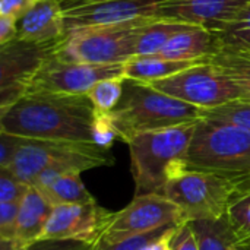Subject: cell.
<instances>
[{
  "instance_id": "1",
  "label": "cell",
  "mask_w": 250,
  "mask_h": 250,
  "mask_svg": "<svg viewBox=\"0 0 250 250\" xmlns=\"http://www.w3.org/2000/svg\"><path fill=\"white\" fill-rule=\"evenodd\" d=\"M94 117L88 95L28 92L0 110V132L28 139L94 144Z\"/></svg>"
},
{
  "instance_id": "2",
  "label": "cell",
  "mask_w": 250,
  "mask_h": 250,
  "mask_svg": "<svg viewBox=\"0 0 250 250\" xmlns=\"http://www.w3.org/2000/svg\"><path fill=\"white\" fill-rule=\"evenodd\" d=\"M196 123L139 133L127 142L135 195L161 193L171 177L183 171Z\"/></svg>"
},
{
  "instance_id": "3",
  "label": "cell",
  "mask_w": 250,
  "mask_h": 250,
  "mask_svg": "<svg viewBox=\"0 0 250 250\" xmlns=\"http://www.w3.org/2000/svg\"><path fill=\"white\" fill-rule=\"evenodd\" d=\"M120 141L139 133L202 120V108L170 97L149 83L125 79L123 97L110 113Z\"/></svg>"
},
{
  "instance_id": "4",
  "label": "cell",
  "mask_w": 250,
  "mask_h": 250,
  "mask_svg": "<svg viewBox=\"0 0 250 250\" xmlns=\"http://www.w3.org/2000/svg\"><path fill=\"white\" fill-rule=\"evenodd\" d=\"M186 166L189 170L240 177L250 168V130L211 120H199Z\"/></svg>"
},
{
  "instance_id": "5",
  "label": "cell",
  "mask_w": 250,
  "mask_h": 250,
  "mask_svg": "<svg viewBox=\"0 0 250 250\" xmlns=\"http://www.w3.org/2000/svg\"><path fill=\"white\" fill-rule=\"evenodd\" d=\"M114 164L110 149H103L94 144L57 142L22 138V144L12 164L6 168L26 185L42 171H88Z\"/></svg>"
},
{
  "instance_id": "6",
  "label": "cell",
  "mask_w": 250,
  "mask_h": 250,
  "mask_svg": "<svg viewBox=\"0 0 250 250\" xmlns=\"http://www.w3.org/2000/svg\"><path fill=\"white\" fill-rule=\"evenodd\" d=\"M151 21L154 19L73 31L56 42L53 57L64 63H125L136 54L138 37Z\"/></svg>"
},
{
  "instance_id": "7",
  "label": "cell",
  "mask_w": 250,
  "mask_h": 250,
  "mask_svg": "<svg viewBox=\"0 0 250 250\" xmlns=\"http://www.w3.org/2000/svg\"><path fill=\"white\" fill-rule=\"evenodd\" d=\"M164 195L182 209L186 221L221 220L240 195V186L236 177L186 167L168 180Z\"/></svg>"
},
{
  "instance_id": "8",
  "label": "cell",
  "mask_w": 250,
  "mask_h": 250,
  "mask_svg": "<svg viewBox=\"0 0 250 250\" xmlns=\"http://www.w3.org/2000/svg\"><path fill=\"white\" fill-rule=\"evenodd\" d=\"M155 89L202 110L242 100L237 85L208 60L149 83Z\"/></svg>"
},
{
  "instance_id": "9",
  "label": "cell",
  "mask_w": 250,
  "mask_h": 250,
  "mask_svg": "<svg viewBox=\"0 0 250 250\" xmlns=\"http://www.w3.org/2000/svg\"><path fill=\"white\" fill-rule=\"evenodd\" d=\"M186 221L182 209L161 193L135 195L120 211L114 212L98 242L117 243Z\"/></svg>"
},
{
  "instance_id": "10",
  "label": "cell",
  "mask_w": 250,
  "mask_h": 250,
  "mask_svg": "<svg viewBox=\"0 0 250 250\" xmlns=\"http://www.w3.org/2000/svg\"><path fill=\"white\" fill-rule=\"evenodd\" d=\"M123 76V63L88 64L64 63L50 57L32 76L28 92L86 95L100 81Z\"/></svg>"
},
{
  "instance_id": "11",
  "label": "cell",
  "mask_w": 250,
  "mask_h": 250,
  "mask_svg": "<svg viewBox=\"0 0 250 250\" xmlns=\"http://www.w3.org/2000/svg\"><path fill=\"white\" fill-rule=\"evenodd\" d=\"M56 42H26L15 40L0 47V110L23 97L37 70L53 57Z\"/></svg>"
},
{
  "instance_id": "12",
  "label": "cell",
  "mask_w": 250,
  "mask_h": 250,
  "mask_svg": "<svg viewBox=\"0 0 250 250\" xmlns=\"http://www.w3.org/2000/svg\"><path fill=\"white\" fill-rule=\"evenodd\" d=\"M114 212L92 204H69L53 207L40 240H72L95 245Z\"/></svg>"
},
{
  "instance_id": "13",
  "label": "cell",
  "mask_w": 250,
  "mask_h": 250,
  "mask_svg": "<svg viewBox=\"0 0 250 250\" xmlns=\"http://www.w3.org/2000/svg\"><path fill=\"white\" fill-rule=\"evenodd\" d=\"M164 0H105L63 10V31L119 25L139 19H157V10Z\"/></svg>"
},
{
  "instance_id": "14",
  "label": "cell",
  "mask_w": 250,
  "mask_h": 250,
  "mask_svg": "<svg viewBox=\"0 0 250 250\" xmlns=\"http://www.w3.org/2000/svg\"><path fill=\"white\" fill-rule=\"evenodd\" d=\"M250 0H164L157 19L201 26L211 32L224 31L234 22Z\"/></svg>"
},
{
  "instance_id": "15",
  "label": "cell",
  "mask_w": 250,
  "mask_h": 250,
  "mask_svg": "<svg viewBox=\"0 0 250 250\" xmlns=\"http://www.w3.org/2000/svg\"><path fill=\"white\" fill-rule=\"evenodd\" d=\"M63 9L60 0H37L18 21V40L26 42H54L63 37Z\"/></svg>"
},
{
  "instance_id": "16",
  "label": "cell",
  "mask_w": 250,
  "mask_h": 250,
  "mask_svg": "<svg viewBox=\"0 0 250 250\" xmlns=\"http://www.w3.org/2000/svg\"><path fill=\"white\" fill-rule=\"evenodd\" d=\"M81 174V171L47 170L37 176L31 186L35 188L51 207L97 202L83 185Z\"/></svg>"
},
{
  "instance_id": "17",
  "label": "cell",
  "mask_w": 250,
  "mask_h": 250,
  "mask_svg": "<svg viewBox=\"0 0 250 250\" xmlns=\"http://www.w3.org/2000/svg\"><path fill=\"white\" fill-rule=\"evenodd\" d=\"M220 48L218 37L201 26H190L176 34L158 56L171 60H207Z\"/></svg>"
},
{
  "instance_id": "18",
  "label": "cell",
  "mask_w": 250,
  "mask_h": 250,
  "mask_svg": "<svg viewBox=\"0 0 250 250\" xmlns=\"http://www.w3.org/2000/svg\"><path fill=\"white\" fill-rule=\"evenodd\" d=\"M51 209L53 207L48 204V201L31 186L19 202L15 239L25 248L40 240Z\"/></svg>"
},
{
  "instance_id": "19",
  "label": "cell",
  "mask_w": 250,
  "mask_h": 250,
  "mask_svg": "<svg viewBox=\"0 0 250 250\" xmlns=\"http://www.w3.org/2000/svg\"><path fill=\"white\" fill-rule=\"evenodd\" d=\"M201 62H190V60H171L161 57L158 54L155 56H133L127 62L123 63V78L151 83L155 81H161L166 78H170L176 73H180Z\"/></svg>"
},
{
  "instance_id": "20",
  "label": "cell",
  "mask_w": 250,
  "mask_h": 250,
  "mask_svg": "<svg viewBox=\"0 0 250 250\" xmlns=\"http://www.w3.org/2000/svg\"><path fill=\"white\" fill-rule=\"evenodd\" d=\"M207 60L237 85L242 100L250 101V53L220 47Z\"/></svg>"
},
{
  "instance_id": "21",
  "label": "cell",
  "mask_w": 250,
  "mask_h": 250,
  "mask_svg": "<svg viewBox=\"0 0 250 250\" xmlns=\"http://www.w3.org/2000/svg\"><path fill=\"white\" fill-rule=\"evenodd\" d=\"M193 25H186L180 22L154 19L146 23L136 41V54L135 56H155L167 45V42L179 32L190 28Z\"/></svg>"
},
{
  "instance_id": "22",
  "label": "cell",
  "mask_w": 250,
  "mask_h": 250,
  "mask_svg": "<svg viewBox=\"0 0 250 250\" xmlns=\"http://www.w3.org/2000/svg\"><path fill=\"white\" fill-rule=\"evenodd\" d=\"M196 236L199 250H243L236 243L233 231L226 220L189 221Z\"/></svg>"
},
{
  "instance_id": "23",
  "label": "cell",
  "mask_w": 250,
  "mask_h": 250,
  "mask_svg": "<svg viewBox=\"0 0 250 250\" xmlns=\"http://www.w3.org/2000/svg\"><path fill=\"white\" fill-rule=\"evenodd\" d=\"M226 220L240 249L250 250V190L240 193L229 207Z\"/></svg>"
},
{
  "instance_id": "24",
  "label": "cell",
  "mask_w": 250,
  "mask_h": 250,
  "mask_svg": "<svg viewBox=\"0 0 250 250\" xmlns=\"http://www.w3.org/2000/svg\"><path fill=\"white\" fill-rule=\"evenodd\" d=\"M123 88H125L123 76L110 78L95 83L86 95L92 103L95 111L111 113L123 97Z\"/></svg>"
},
{
  "instance_id": "25",
  "label": "cell",
  "mask_w": 250,
  "mask_h": 250,
  "mask_svg": "<svg viewBox=\"0 0 250 250\" xmlns=\"http://www.w3.org/2000/svg\"><path fill=\"white\" fill-rule=\"evenodd\" d=\"M202 120L234 125L250 130V101L236 100L215 108L202 110Z\"/></svg>"
},
{
  "instance_id": "26",
  "label": "cell",
  "mask_w": 250,
  "mask_h": 250,
  "mask_svg": "<svg viewBox=\"0 0 250 250\" xmlns=\"http://www.w3.org/2000/svg\"><path fill=\"white\" fill-rule=\"evenodd\" d=\"M220 47L250 51V1L239 15V18L231 22L224 31L217 34Z\"/></svg>"
},
{
  "instance_id": "27",
  "label": "cell",
  "mask_w": 250,
  "mask_h": 250,
  "mask_svg": "<svg viewBox=\"0 0 250 250\" xmlns=\"http://www.w3.org/2000/svg\"><path fill=\"white\" fill-rule=\"evenodd\" d=\"M116 139H120V138H119V132L113 123L110 113L95 111L94 125H92L94 145H97L103 149H110Z\"/></svg>"
},
{
  "instance_id": "28",
  "label": "cell",
  "mask_w": 250,
  "mask_h": 250,
  "mask_svg": "<svg viewBox=\"0 0 250 250\" xmlns=\"http://www.w3.org/2000/svg\"><path fill=\"white\" fill-rule=\"evenodd\" d=\"M182 224V223H180ZM171 227H164L160 230H155L152 233L148 234H142V236H136L123 242H117V243H104V242H97L95 245H92L91 250H144L149 243L155 242L157 239H160L161 236H164Z\"/></svg>"
},
{
  "instance_id": "29",
  "label": "cell",
  "mask_w": 250,
  "mask_h": 250,
  "mask_svg": "<svg viewBox=\"0 0 250 250\" xmlns=\"http://www.w3.org/2000/svg\"><path fill=\"white\" fill-rule=\"evenodd\" d=\"M29 188L9 170L0 168V204L21 202Z\"/></svg>"
},
{
  "instance_id": "30",
  "label": "cell",
  "mask_w": 250,
  "mask_h": 250,
  "mask_svg": "<svg viewBox=\"0 0 250 250\" xmlns=\"http://www.w3.org/2000/svg\"><path fill=\"white\" fill-rule=\"evenodd\" d=\"M18 211H19V202L0 204V239L16 237Z\"/></svg>"
},
{
  "instance_id": "31",
  "label": "cell",
  "mask_w": 250,
  "mask_h": 250,
  "mask_svg": "<svg viewBox=\"0 0 250 250\" xmlns=\"http://www.w3.org/2000/svg\"><path fill=\"white\" fill-rule=\"evenodd\" d=\"M171 250H199L196 236L189 221L179 224L174 236L171 237Z\"/></svg>"
},
{
  "instance_id": "32",
  "label": "cell",
  "mask_w": 250,
  "mask_h": 250,
  "mask_svg": "<svg viewBox=\"0 0 250 250\" xmlns=\"http://www.w3.org/2000/svg\"><path fill=\"white\" fill-rule=\"evenodd\" d=\"M21 144H22L21 136L0 132V168H7L12 164Z\"/></svg>"
},
{
  "instance_id": "33",
  "label": "cell",
  "mask_w": 250,
  "mask_h": 250,
  "mask_svg": "<svg viewBox=\"0 0 250 250\" xmlns=\"http://www.w3.org/2000/svg\"><path fill=\"white\" fill-rule=\"evenodd\" d=\"M92 246L72 240H37L23 250H91Z\"/></svg>"
},
{
  "instance_id": "34",
  "label": "cell",
  "mask_w": 250,
  "mask_h": 250,
  "mask_svg": "<svg viewBox=\"0 0 250 250\" xmlns=\"http://www.w3.org/2000/svg\"><path fill=\"white\" fill-rule=\"evenodd\" d=\"M35 1L37 0H0V16H12L19 21Z\"/></svg>"
},
{
  "instance_id": "35",
  "label": "cell",
  "mask_w": 250,
  "mask_h": 250,
  "mask_svg": "<svg viewBox=\"0 0 250 250\" xmlns=\"http://www.w3.org/2000/svg\"><path fill=\"white\" fill-rule=\"evenodd\" d=\"M18 40V19L0 16V47Z\"/></svg>"
},
{
  "instance_id": "36",
  "label": "cell",
  "mask_w": 250,
  "mask_h": 250,
  "mask_svg": "<svg viewBox=\"0 0 250 250\" xmlns=\"http://www.w3.org/2000/svg\"><path fill=\"white\" fill-rule=\"evenodd\" d=\"M177 227H179V224L174 226V227H171L164 236H161V237L157 239L155 242L149 243L144 250H171V237L174 236Z\"/></svg>"
},
{
  "instance_id": "37",
  "label": "cell",
  "mask_w": 250,
  "mask_h": 250,
  "mask_svg": "<svg viewBox=\"0 0 250 250\" xmlns=\"http://www.w3.org/2000/svg\"><path fill=\"white\" fill-rule=\"evenodd\" d=\"M98 1H105V0H60L62 9L63 10H69L78 6H83V4H89V3H98Z\"/></svg>"
},
{
  "instance_id": "38",
  "label": "cell",
  "mask_w": 250,
  "mask_h": 250,
  "mask_svg": "<svg viewBox=\"0 0 250 250\" xmlns=\"http://www.w3.org/2000/svg\"><path fill=\"white\" fill-rule=\"evenodd\" d=\"M236 180L239 182V186H240V193L243 192H248L250 190V168L240 177H236Z\"/></svg>"
},
{
  "instance_id": "39",
  "label": "cell",
  "mask_w": 250,
  "mask_h": 250,
  "mask_svg": "<svg viewBox=\"0 0 250 250\" xmlns=\"http://www.w3.org/2000/svg\"><path fill=\"white\" fill-rule=\"evenodd\" d=\"M248 53H250V51H248Z\"/></svg>"
}]
</instances>
